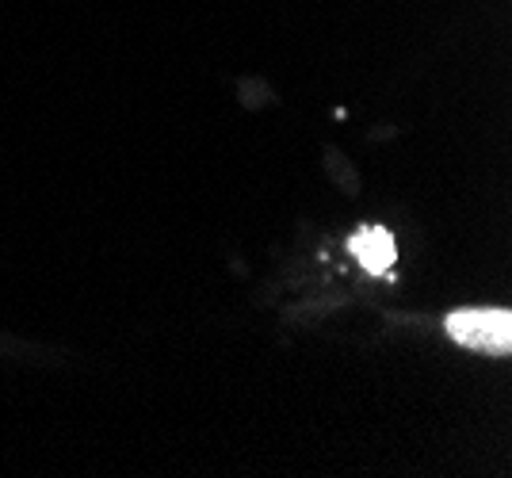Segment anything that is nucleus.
<instances>
[{"mask_svg":"<svg viewBox=\"0 0 512 478\" xmlns=\"http://www.w3.org/2000/svg\"><path fill=\"white\" fill-rule=\"evenodd\" d=\"M348 253H352L371 276H386L394 257H398V245H394V234L383 230V226H363L360 234L348 238Z\"/></svg>","mask_w":512,"mask_h":478,"instance_id":"nucleus-2","label":"nucleus"},{"mask_svg":"<svg viewBox=\"0 0 512 478\" xmlns=\"http://www.w3.org/2000/svg\"><path fill=\"white\" fill-rule=\"evenodd\" d=\"M448 333L463 348L509 356L512 348V314L509 310H455L448 318Z\"/></svg>","mask_w":512,"mask_h":478,"instance_id":"nucleus-1","label":"nucleus"}]
</instances>
